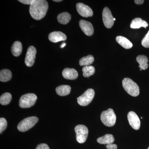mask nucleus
<instances>
[{
    "mask_svg": "<svg viewBox=\"0 0 149 149\" xmlns=\"http://www.w3.org/2000/svg\"><path fill=\"white\" fill-rule=\"evenodd\" d=\"M134 2L136 4L141 5L144 3V1L143 0H135Z\"/></svg>",
    "mask_w": 149,
    "mask_h": 149,
    "instance_id": "7c9ffc66",
    "label": "nucleus"
},
{
    "mask_svg": "<svg viewBox=\"0 0 149 149\" xmlns=\"http://www.w3.org/2000/svg\"><path fill=\"white\" fill-rule=\"evenodd\" d=\"M115 20H116V19L114 18V21H115Z\"/></svg>",
    "mask_w": 149,
    "mask_h": 149,
    "instance_id": "f704fd0d",
    "label": "nucleus"
},
{
    "mask_svg": "<svg viewBox=\"0 0 149 149\" xmlns=\"http://www.w3.org/2000/svg\"><path fill=\"white\" fill-rule=\"evenodd\" d=\"M12 100V95L10 93L3 94L0 97V103L3 105H6L9 104Z\"/></svg>",
    "mask_w": 149,
    "mask_h": 149,
    "instance_id": "393cba45",
    "label": "nucleus"
},
{
    "mask_svg": "<svg viewBox=\"0 0 149 149\" xmlns=\"http://www.w3.org/2000/svg\"><path fill=\"white\" fill-rule=\"evenodd\" d=\"M57 94L59 96H65L69 95L71 91V87L69 85H62L57 87L56 89Z\"/></svg>",
    "mask_w": 149,
    "mask_h": 149,
    "instance_id": "6ab92c4d",
    "label": "nucleus"
},
{
    "mask_svg": "<svg viewBox=\"0 0 149 149\" xmlns=\"http://www.w3.org/2000/svg\"><path fill=\"white\" fill-rule=\"evenodd\" d=\"M36 149H50V148L47 144L42 143L38 145Z\"/></svg>",
    "mask_w": 149,
    "mask_h": 149,
    "instance_id": "cd10ccee",
    "label": "nucleus"
},
{
    "mask_svg": "<svg viewBox=\"0 0 149 149\" xmlns=\"http://www.w3.org/2000/svg\"><path fill=\"white\" fill-rule=\"evenodd\" d=\"M116 115L113 110L109 109L101 114V120L104 125L108 127L113 126L116 122Z\"/></svg>",
    "mask_w": 149,
    "mask_h": 149,
    "instance_id": "7ed1b4c3",
    "label": "nucleus"
},
{
    "mask_svg": "<svg viewBox=\"0 0 149 149\" xmlns=\"http://www.w3.org/2000/svg\"><path fill=\"white\" fill-rule=\"evenodd\" d=\"M36 53L37 50L36 48L33 46H30L27 49L24 61L27 66L31 67L34 65Z\"/></svg>",
    "mask_w": 149,
    "mask_h": 149,
    "instance_id": "1a4fd4ad",
    "label": "nucleus"
},
{
    "mask_svg": "<svg viewBox=\"0 0 149 149\" xmlns=\"http://www.w3.org/2000/svg\"><path fill=\"white\" fill-rule=\"evenodd\" d=\"M65 45H66V44L65 42H63L61 46V48H63L64 47H65Z\"/></svg>",
    "mask_w": 149,
    "mask_h": 149,
    "instance_id": "2f4dec72",
    "label": "nucleus"
},
{
    "mask_svg": "<svg viewBox=\"0 0 149 149\" xmlns=\"http://www.w3.org/2000/svg\"><path fill=\"white\" fill-rule=\"evenodd\" d=\"M35 0H19L18 1L24 4L30 5L31 4L34 2Z\"/></svg>",
    "mask_w": 149,
    "mask_h": 149,
    "instance_id": "c85d7f7f",
    "label": "nucleus"
},
{
    "mask_svg": "<svg viewBox=\"0 0 149 149\" xmlns=\"http://www.w3.org/2000/svg\"><path fill=\"white\" fill-rule=\"evenodd\" d=\"M148 26L147 22L143 20L141 18H136L131 21L130 27L132 29H139L141 27L146 28Z\"/></svg>",
    "mask_w": 149,
    "mask_h": 149,
    "instance_id": "2eb2a0df",
    "label": "nucleus"
},
{
    "mask_svg": "<svg viewBox=\"0 0 149 149\" xmlns=\"http://www.w3.org/2000/svg\"><path fill=\"white\" fill-rule=\"evenodd\" d=\"M7 126V122L5 118H0V133H2L5 130Z\"/></svg>",
    "mask_w": 149,
    "mask_h": 149,
    "instance_id": "a878e982",
    "label": "nucleus"
},
{
    "mask_svg": "<svg viewBox=\"0 0 149 149\" xmlns=\"http://www.w3.org/2000/svg\"><path fill=\"white\" fill-rule=\"evenodd\" d=\"M136 61L139 64V68L141 69L145 70L148 67V59L146 56L139 55L136 58Z\"/></svg>",
    "mask_w": 149,
    "mask_h": 149,
    "instance_id": "a211bd4d",
    "label": "nucleus"
},
{
    "mask_svg": "<svg viewBox=\"0 0 149 149\" xmlns=\"http://www.w3.org/2000/svg\"><path fill=\"white\" fill-rule=\"evenodd\" d=\"M48 8L47 1L35 0L30 6L29 13L32 18L36 20H40L45 16Z\"/></svg>",
    "mask_w": 149,
    "mask_h": 149,
    "instance_id": "f257e3e1",
    "label": "nucleus"
},
{
    "mask_svg": "<svg viewBox=\"0 0 149 149\" xmlns=\"http://www.w3.org/2000/svg\"><path fill=\"white\" fill-rule=\"evenodd\" d=\"M71 19V15L68 12L59 14L57 17V20L59 23L63 24H66L69 23Z\"/></svg>",
    "mask_w": 149,
    "mask_h": 149,
    "instance_id": "aec40b11",
    "label": "nucleus"
},
{
    "mask_svg": "<svg viewBox=\"0 0 149 149\" xmlns=\"http://www.w3.org/2000/svg\"><path fill=\"white\" fill-rule=\"evenodd\" d=\"M106 148L107 149H117V146L116 144H109V145H107Z\"/></svg>",
    "mask_w": 149,
    "mask_h": 149,
    "instance_id": "c756f323",
    "label": "nucleus"
},
{
    "mask_svg": "<svg viewBox=\"0 0 149 149\" xmlns=\"http://www.w3.org/2000/svg\"><path fill=\"white\" fill-rule=\"evenodd\" d=\"M12 72L8 69H3L0 72V81L6 82L9 81L11 79Z\"/></svg>",
    "mask_w": 149,
    "mask_h": 149,
    "instance_id": "4be33fe9",
    "label": "nucleus"
},
{
    "mask_svg": "<svg viewBox=\"0 0 149 149\" xmlns=\"http://www.w3.org/2000/svg\"><path fill=\"white\" fill-rule=\"evenodd\" d=\"M54 1H55V2H61V1H62V0H54Z\"/></svg>",
    "mask_w": 149,
    "mask_h": 149,
    "instance_id": "473e14b6",
    "label": "nucleus"
},
{
    "mask_svg": "<svg viewBox=\"0 0 149 149\" xmlns=\"http://www.w3.org/2000/svg\"><path fill=\"white\" fill-rule=\"evenodd\" d=\"M95 95V91L93 89H88L83 95L77 98V103L80 106H86L91 103Z\"/></svg>",
    "mask_w": 149,
    "mask_h": 149,
    "instance_id": "423d86ee",
    "label": "nucleus"
},
{
    "mask_svg": "<svg viewBox=\"0 0 149 149\" xmlns=\"http://www.w3.org/2000/svg\"><path fill=\"white\" fill-rule=\"evenodd\" d=\"M79 25L81 30L85 35L88 36L93 35L94 33V28L91 22L81 19L79 22Z\"/></svg>",
    "mask_w": 149,
    "mask_h": 149,
    "instance_id": "f8f14e48",
    "label": "nucleus"
},
{
    "mask_svg": "<svg viewBox=\"0 0 149 149\" xmlns=\"http://www.w3.org/2000/svg\"><path fill=\"white\" fill-rule=\"evenodd\" d=\"M22 47V43L19 41H16L13 43L11 47V52L15 56H18L21 54Z\"/></svg>",
    "mask_w": 149,
    "mask_h": 149,
    "instance_id": "412c9836",
    "label": "nucleus"
},
{
    "mask_svg": "<svg viewBox=\"0 0 149 149\" xmlns=\"http://www.w3.org/2000/svg\"><path fill=\"white\" fill-rule=\"evenodd\" d=\"M74 131L77 142L80 143H85L88 138L89 133L88 128L85 125H78L75 126Z\"/></svg>",
    "mask_w": 149,
    "mask_h": 149,
    "instance_id": "0eeeda50",
    "label": "nucleus"
},
{
    "mask_svg": "<svg viewBox=\"0 0 149 149\" xmlns=\"http://www.w3.org/2000/svg\"><path fill=\"white\" fill-rule=\"evenodd\" d=\"M76 7L77 12L81 16L85 17L93 16V11L88 6L83 3H79L76 4Z\"/></svg>",
    "mask_w": 149,
    "mask_h": 149,
    "instance_id": "9d476101",
    "label": "nucleus"
},
{
    "mask_svg": "<svg viewBox=\"0 0 149 149\" xmlns=\"http://www.w3.org/2000/svg\"><path fill=\"white\" fill-rule=\"evenodd\" d=\"M102 19L104 25L107 28H111L114 24V18L111 11L107 7H105L102 12Z\"/></svg>",
    "mask_w": 149,
    "mask_h": 149,
    "instance_id": "6e6552de",
    "label": "nucleus"
},
{
    "mask_svg": "<svg viewBox=\"0 0 149 149\" xmlns=\"http://www.w3.org/2000/svg\"><path fill=\"white\" fill-rule=\"evenodd\" d=\"M123 87L130 95L137 97L140 94V89L138 85L129 78H125L122 81Z\"/></svg>",
    "mask_w": 149,
    "mask_h": 149,
    "instance_id": "f03ea898",
    "label": "nucleus"
},
{
    "mask_svg": "<svg viewBox=\"0 0 149 149\" xmlns=\"http://www.w3.org/2000/svg\"><path fill=\"white\" fill-rule=\"evenodd\" d=\"M128 119L130 126L136 130L139 129L141 126V121L136 113L130 111L128 113Z\"/></svg>",
    "mask_w": 149,
    "mask_h": 149,
    "instance_id": "9b49d317",
    "label": "nucleus"
},
{
    "mask_svg": "<svg viewBox=\"0 0 149 149\" xmlns=\"http://www.w3.org/2000/svg\"><path fill=\"white\" fill-rule=\"evenodd\" d=\"M142 46L144 47L149 48V30L148 33L146 35L143 39L142 40Z\"/></svg>",
    "mask_w": 149,
    "mask_h": 149,
    "instance_id": "bb28decb",
    "label": "nucleus"
},
{
    "mask_svg": "<svg viewBox=\"0 0 149 149\" xmlns=\"http://www.w3.org/2000/svg\"><path fill=\"white\" fill-rule=\"evenodd\" d=\"M38 120V118L35 116L26 118L19 123L17 125V129L20 132H26L32 128Z\"/></svg>",
    "mask_w": 149,
    "mask_h": 149,
    "instance_id": "20e7f679",
    "label": "nucleus"
},
{
    "mask_svg": "<svg viewBox=\"0 0 149 149\" xmlns=\"http://www.w3.org/2000/svg\"><path fill=\"white\" fill-rule=\"evenodd\" d=\"M114 138L111 134H107L102 137H100L97 139V142L100 144L109 145L114 142Z\"/></svg>",
    "mask_w": 149,
    "mask_h": 149,
    "instance_id": "f3484780",
    "label": "nucleus"
},
{
    "mask_svg": "<svg viewBox=\"0 0 149 149\" xmlns=\"http://www.w3.org/2000/svg\"><path fill=\"white\" fill-rule=\"evenodd\" d=\"M116 41L118 44L125 49H130L133 47L132 43L127 38L123 36H118L116 37Z\"/></svg>",
    "mask_w": 149,
    "mask_h": 149,
    "instance_id": "dca6fc26",
    "label": "nucleus"
},
{
    "mask_svg": "<svg viewBox=\"0 0 149 149\" xmlns=\"http://www.w3.org/2000/svg\"><path fill=\"white\" fill-rule=\"evenodd\" d=\"M62 75L65 79L74 80L78 77V72L73 68H66L63 70Z\"/></svg>",
    "mask_w": 149,
    "mask_h": 149,
    "instance_id": "4468645a",
    "label": "nucleus"
},
{
    "mask_svg": "<svg viewBox=\"0 0 149 149\" xmlns=\"http://www.w3.org/2000/svg\"><path fill=\"white\" fill-rule=\"evenodd\" d=\"M66 35L61 32H54L50 33L49 35V39L51 42L54 43L58 42L61 41L66 40Z\"/></svg>",
    "mask_w": 149,
    "mask_h": 149,
    "instance_id": "ddd939ff",
    "label": "nucleus"
},
{
    "mask_svg": "<svg viewBox=\"0 0 149 149\" xmlns=\"http://www.w3.org/2000/svg\"><path fill=\"white\" fill-rule=\"evenodd\" d=\"M94 61V57L91 55H89L80 59L79 61V64L80 66H88L92 64Z\"/></svg>",
    "mask_w": 149,
    "mask_h": 149,
    "instance_id": "5701e85b",
    "label": "nucleus"
},
{
    "mask_svg": "<svg viewBox=\"0 0 149 149\" xmlns=\"http://www.w3.org/2000/svg\"><path fill=\"white\" fill-rule=\"evenodd\" d=\"M140 70H141H141H143L141 69V68H140Z\"/></svg>",
    "mask_w": 149,
    "mask_h": 149,
    "instance_id": "72a5a7b5",
    "label": "nucleus"
},
{
    "mask_svg": "<svg viewBox=\"0 0 149 149\" xmlns=\"http://www.w3.org/2000/svg\"><path fill=\"white\" fill-rule=\"evenodd\" d=\"M148 149H149V147L148 148Z\"/></svg>",
    "mask_w": 149,
    "mask_h": 149,
    "instance_id": "c9c22d12",
    "label": "nucleus"
},
{
    "mask_svg": "<svg viewBox=\"0 0 149 149\" xmlns=\"http://www.w3.org/2000/svg\"><path fill=\"white\" fill-rule=\"evenodd\" d=\"M82 71L83 72V75L84 77H87L94 74L95 73V70L94 66L88 65L84 66L82 69Z\"/></svg>",
    "mask_w": 149,
    "mask_h": 149,
    "instance_id": "b1692460",
    "label": "nucleus"
},
{
    "mask_svg": "<svg viewBox=\"0 0 149 149\" xmlns=\"http://www.w3.org/2000/svg\"><path fill=\"white\" fill-rule=\"evenodd\" d=\"M37 96L33 93L23 95L19 100V106L22 108H27L33 106L36 103Z\"/></svg>",
    "mask_w": 149,
    "mask_h": 149,
    "instance_id": "39448f33",
    "label": "nucleus"
}]
</instances>
